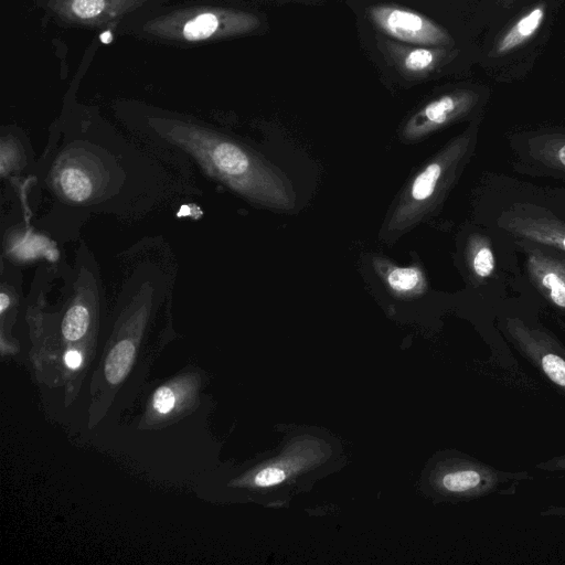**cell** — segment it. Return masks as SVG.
Listing matches in <instances>:
<instances>
[{
  "instance_id": "cell-1",
  "label": "cell",
  "mask_w": 565,
  "mask_h": 565,
  "mask_svg": "<svg viewBox=\"0 0 565 565\" xmlns=\"http://www.w3.org/2000/svg\"><path fill=\"white\" fill-rule=\"evenodd\" d=\"M260 25L256 13L242 8L213 0H183L158 7L114 30L158 45L188 47L248 35Z\"/></svg>"
},
{
  "instance_id": "cell-2",
  "label": "cell",
  "mask_w": 565,
  "mask_h": 565,
  "mask_svg": "<svg viewBox=\"0 0 565 565\" xmlns=\"http://www.w3.org/2000/svg\"><path fill=\"white\" fill-rule=\"evenodd\" d=\"M46 14L61 26L115 29L119 24L177 0H43Z\"/></svg>"
},
{
  "instance_id": "cell-3",
  "label": "cell",
  "mask_w": 565,
  "mask_h": 565,
  "mask_svg": "<svg viewBox=\"0 0 565 565\" xmlns=\"http://www.w3.org/2000/svg\"><path fill=\"white\" fill-rule=\"evenodd\" d=\"M374 26L392 40L425 46H444L450 41L446 31L426 15L395 4L367 8Z\"/></svg>"
},
{
  "instance_id": "cell-4",
  "label": "cell",
  "mask_w": 565,
  "mask_h": 565,
  "mask_svg": "<svg viewBox=\"0 0 565 565\" xmlns=\"http://www.w3.org/2000/svg\"><path fill=\"white\" fill-rule=\"evenodd\" d=\"M505 330L520 352L565 393V348L551 334L509 319Z\"/></svg>"
},
{
  "instance_id": "cell-5",
  "label": "cell",
  "mask_w": 565,
  "mask_h": 565,
  "mask_svg": "<svg viewBox=\"0 0 565 565\" xmlns=\"http://www.w3.org/2000/svg\"><path fill=\"white\" fill-rule=\"evenodd\" d=\"M383 55L407 79H423L434 72L446 51L439 46H425L383 40L379 44Z\"/></svg>"
},
{
  "instance_id": "cell-6",
  "label": "cell",
  "mask_w": 565,
  "mask_h": 565,
  "mask_svg": "<svg viewBox=\"0 0 565 565\" xmlns=\"http://www.w3.org/2000/svg\"><path fill=\"white\" fill-rule=\"evenodd\" d=\"M526 269L541 295L565 311V262L541 249H532L527 253Z\"/></svg>"
},
{
  "instance_id": "cell-7",
  "label": "cell",
  "mask_w": 565,
  "mask_h": 565,
  "mask_svg": "<svg viewBox=\"0 0 565 565\" xmlns=\"http://www.w3.org/2000/svg\"><path fill=\"white\" fill-rule=\"evenodd\" d=\"M503 227L513 235L565 252V223L548 216L510 215Z\"/></svg>"
},
{
  "instance_id": "cell-8",
  "label": "cell",
  "mask_w": 565,
  "mask_h": 565,
  "mask_svg": "<svg viewBox=\"0 0 565 565\" xmlns=\"http://www.w3.org/2000/svg\"><path fill=\"white\" fill-rule=\"evenodd\" d=\"M469 106L466 95L450 94L427 104L413 119L411 127L427 131L437 128L461 114Z\"/></svg>"
},
{
  "instance_id": "cell-9",
  "label": "cell",
  "mask_w": 565,
  "mask_h": 565,
  "mask_svg": "<svg viewBox=\"0 0 565 565\" xmlns=\"http://www.w3.org/2000/svg\"><path fill=\"white\" fill-rule=\"evenodd\" d=\"M135 345L130 340L117 342L105 362V377L110 384L120 383L129 372L135 358Z\"/></svg>"
},
{
  "instance_id": "cell-10",
  "label": "cell",
  "mask_w": 565,
  "mask_h": 565,
  "mask_svg": "<svg viewBox=\"0 0 565 565\" xmlns=\"http://www.w3.org/2000/svg\"><path fill=\"white\" fill-rule=\"evenodd\" d=\"M469 263L473 275L480 279L492 276L495 257L490 242L483 236H476L470 242Z\"/></svg>"
},
{
  "instance_id": "cell-11",
  "label": "cell",
  "mask_w": 565,
  "mask_h": 565,
  "mask_svg": "<svg viewBox=\"0 0 565 565\" xmlns=\"http://www.w3.org/2000/svg\"><path fill=\"white\" fill-rule=\"evenodd\" d=\"M58 184L63 193L74 201H83L92 192V183L86 172L74 167L62 169L58 174Z\"/></svg>"
},
{
  "instance_id": "cell-12",
  "label": "cell",
  "mask_w": 565,
  "mask_h": 565,
  "mask_svg": "<svg viewBox=\"0 0 565 565\" xmlns=\"http://www.w3.org/2000/svg\"><path fill=\"white\" fill-rule=\"evenodd\" d=\"M89 324V312L81 303L72 306L64 316L62 333L67 341L79 340L87 331Z\"/></svg>"
},
{
  "instance_id": "cell-13",
  "label": "cell",
  "mask_w": 565,
  "mask_h": 565,
  "mask_svg": "<svg viewBox=\"0 0 565 565\" xmlns=\"http://www.w3.org/2000/svg\"><path fill=\"white\" fill-rule=\"evenodd\" d=\"M543 11L537 8L520 20L508 33L500 45V51L509 50L529 38L540 25Z\"/></svg>"
},
{
  "instance_id": "cell-14",
  "label": "cell",
  "mask_w": 565,
  "mask_h": 565,
  "mask_svg": "<svg viewBox=\"0 0 565 565\" xmlns=\"http://www.w3.org/2000/svg\"><path fill=\"white\" fill-rule=\"evenodd\" d=\"M441 175V166L437 162L429 164L417 175L412 186V196L416 201L428 199L438 183Z\"/></svg>"
},
{
  "instance_id": "cell-15",
  "label": "cell",
  "mask_w": 565,
  "mask_h": 565,
  "mask_svg": "<svg viewBox=\"0 0 565 565\" xmlns=\"http://www.w3.org/2000/svg\"><path fill=\"white\" fill-rule=\"evenodd\" d=\"M422 281V274L416 268H395L387 276L388 285L396 291L408 292Z\"/></svg>"
},
{
  "instance_id": "cell-16",
  "label": "cell",
  "mask_w": 565,
  "mask_h": 565,
  "mask_svg": "<svg viewBox=\"0 0 565 565\" xmlns=\"http://www.w3.org/2000/svg\"><path fill=\"white\" fill-rule=\"evenodd\" d=\"M288 466L277 463L265 467L259 470L254 477V483L257 487H271L281 483L288 476Z\"/></svg>"
},
{
  "instance_id": "cell-17",
  "label": "cell",
  "mask_w": 565,
  "mask_h": 565,
  "mask_svg": "<svg viewBox=\"0 0 565 565\" xmlns=\"http://www.w3.org/2000/svg\"><path fill=\"white\" fill-rule=\"evenodd\" d=\"M175 405V394L167 386L158 388L152 397L154 411L161 415L170 413Z\"/></svg>"
},
{
  "instance_id": "cell-18",
  "label": "cell",
  "mask_w": 565,
  "mask_h": 565,
  "mask_svg": "<svg viewBox=\"0 0 565 565\" xmlns=\"http://www.w3.org/2000/svg\"><path fill=\"white\" fill-rule=\"evenodd\" d=\"M541 470L550 472H564L565 473V455L554 457L547 461L537 465Z\"/></svg>"
},
{
  "instance_id": "cell-19",
  "label": "cell",
  "mask_w": 565,
  "mask_h": 565,
  "mask_svg": "<svg viewBox=\"0 0 565 565\" xmlns=\"http://www.w3.org/2000/svg\"><path fill=\"white\" fill-rule=\"evenodd\" d=\"M64 362L70 369H77L82 363V355L76 350H68L64 355Z\"/></svg>"
},
{
  "instance_id": "cell-20",
  "label": "cell",
  "mask_w": 565,
  "mask_h": 565,
  "mask_svg": "<svg viewBox=\"0 0 565 565\" xmlns=\"http://www.w3.org/2000/svg\"><path fill=\"white\" fill-rule=\"evenodd\" d=\"M9 298L7 297V295L4 292L1 294V297H0V306H1V312H3L6 310V308L9 306Z\"/></svg>"
}]
</instances>
